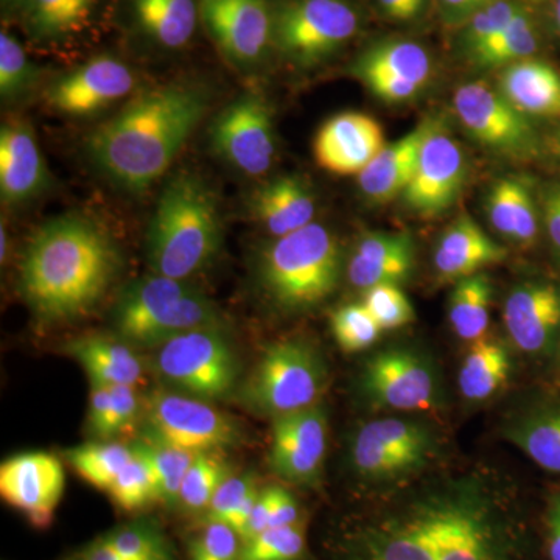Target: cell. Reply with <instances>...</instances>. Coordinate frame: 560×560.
<instances>
[{
  "label": "cell",
  "mask_w": 560,
  "mask_h": 560,
  "mask_svg": "<svg viewBox=\"0 0 560 560\" xmlns=\"http://www.w3.org/2000/svg\"><path fill=\"white\" fill-rule=\"evenodd\" d=\"M97 5L98 0H27L21 18L31 38L58 44L80 35Z\"/></svg>",
  "instance_id": "cell-34"
},
{
  "label": "cell",
  "mask_w": 560,
  "mask_h": 560,
  "mask_svg": "<svg viewBox=\"0 0 560 560\" xmlns=\"http://www.w3.org/2000/svg\"><path fill=\"white\" fill-rule=\"evenodd\" d=\"M105 539L117 555L127 560H175L171 544L153 523L120 526L106 534Z\"/></svg>",
  "instance_id": "cell-43"
},
{
  "label": "cell",
  "mask_w": 560,
  "mask_h": 560,
  "mask_svg": "<svg viewBox=\"0 0 560 560\" xmlns=\"http://www.w3.org/2000/svg\"><path fill=\"white\" fill-rule=\"evenodd\" d=\"M504 327L515 349L528 355H555L560 342V287L530 280L504 302Z\"/></svg>",
  "instance_id": "cell-20"
},
{
  "label": "cell",
  "mask_w": 560,
  "mask_h": 560,
  "mask_svg": "<svg viewBox=\"0 0 560 560\" xmlns=\"http://www.w3.org/2000/svg\"><path fill=\"white\" fill-rule=\"evenodd\" d=\"M135 458L132 445L120 442H91L66 452L72 469L94 488L108 490L120 471Z\"/></svg>",
  "instance_id": "cell-36"
},
{
  "label": "cell",
  "mask_w": 560,
  "mask_h": 560,
  "mask_svg": "<svg viewBox=\"0 0 560 560\" xmlns=\"http://www.w3.org/2000/svg\"><path fill=\"white\" fill-rule=\"evenodd\" d=\"M335 560H536L518 501L469 475L420 489L350 525Z\"/></svg>",
  "instance_id": "cell-1"
},
{
  "label": "cell",
  "mask_w": 560,
  "mask_h": 560,
  "mask_svg": "<svg viewBox=\"0 0 560 560\" xmlns=\"http://www.w3.org/2000/svg\"><path fill=\"white\" fill-rule=\"evenodd\" d=\"M385 145V132L374 117L346 110L320 125L313 140V154L324 171L359 176Z\"/></svg>",
  "instance_id": "cell-21"
},
{
  "label": "cell",
  "mask_w": 560,
  "mask_h": 560,
  "mask_svg": "<svg viewBox=\"0 0 560 560\" xmlns=\"http://www.w3.org/2000/svg\"><path fill=\"white\" fill-rule=\"evenodd\" d=\"M440 448L436 433L425 423L401 418L375 419L350 438L349 466L368 485L396 486L429 469Z\"/></svg>",
  "instance_id": "cell-7"
},
{
  "label": "cell",
  "mask_w": 560,
  "mask_h": 560,
  "mask_svg": "<svg viewBox=\"0 0 560 560\" xmlns=\"http://www.w3.org/2000/svg\"><path fill=\"white\" fill-rule=\"evenodd\" d=\"M305 521L290 526L268 528L254 539L243 541L237 560H311Z\"/></svg>",
  "instance_id": "cell-42"
},
{
  "label": "cell",
  "mask_w": 560,
  "mask_h": 560,
  "mask_svg": "<svg viewBox=\"0 0 560 560\" xmlns=\"http://www.w3.org/2000/svg\"><path fill=\"white\" fill-rule=\"evenodd\" d=\"M145 440L202 455L241 444V425L209 401L176 390H153L145 400Z\"/></svg>",
  "instance_id": "cell-10"
},
{
  "label": "cell",
  "mask_w": 560,
  "mask_h": 560,
  "mask_svg": "<svg viewBox=\"0 0 560 560\" xmlns=\"http://www.w3.org/2000/svg\"><path fill=\"white\" fill-rule=\"evenodd\" d=\"M50 187V172L32 125L11 117L0 130V197L9 208H20Z\"/></svg>",
  "instance_id": "cell-22"
},
{
  "label": "cell",
  "mask_w": 560,
  "mask_h": 560,
  "mask_svg": "<svg viewBox=\"0 0 560 560\" xmlns=\"http://www.w3.org/2000/svg\"><path fill=\"white\" fill-rule=\"evenodd\" d=\"M511 355L506 346L493 338L470 342L459 370V390L464 399L481 404L492 399L511 377Z\"/></svg>",
  "instance_id": "cell-32"
},
{
  "label": "cell",
  "mask_w": 560,
  "mask_h": 560,
  "mask_svg": "<svg viewBox=\"0 0 560 560\" xmlns=\"http://www.w3.org/2000/svg\"><path fill=\"white\" fill-rule=\"evenodd\" d=\"M504 246L490 238L471 217H459L438 242L434 268L442 280L458 282L506 259Z\"/></svg>",
  "instance_id": "cell-24"
},
{
  "label": "cell",
  "mask_w": 560,
  "mask_h": 560,
  "mask_svg": "<svg viewBox=\"0 0 560 560\" xmlns=\"http://www.w3.org/2000/svg\"><path fill=\"white\" fill-rule=\"evenodd\" d=\"M205 88L167 83L139 92L86 140L92 164L116 186L149 189L165 175L209 108Z\"/></svg>",
  "instance_id": "cell-2"
},
{
  "label": "cell",
  "mask_w": 560,
  "mask_h": 560,
  "mask_svg": "<svg viewBox=\"0 0 560 560\" xmlns=\"http://www.w3.org/2000/svg\"><path fill=\"white\" fill-rule=\"evenodd\" d=\"M250 210L257 223L279 238L313 223L315 195L300 176H278L254 191Z\"/></svg>",
  "instance_id": "cell-26"
},
{
  "label": "cell",
  "mask_w": 560,
  "mask_h": 560,
  "mask_svg": "<svg viewBox=\"0 0 560 560\" xmlns=\"http://www.w3.org/2000/svg\"><path fill=\"white\" fill-rule=\"evenodd\" d=\"M486 213L493 230L515 245H533L539 232L533 195L522 180L503 178L490 187Z\"/></svg>",
  "instance_id": "cell-31"
},
{
  "label": "cell",
  "mask_w": 560,
  "mask_h": 560,
  "mask_svg": "<svg viewBox=\"0 0 560 560\" xmlns=\"http://www.w3.org/2000/svg\"><path fill=\"white\" fill-rule=\"evenodd\" d=\"M154 366L162 382L195 399L220 400L237 385V357L220 326L186 331L162 342Z\"/></svg>",
  "instance_id": "cell-9"
},
{
  "label": "cell",
  "mask_w": 560,
  "mask_h": 560,
  "mask_svg": "<svg viewBox=\"0 0 560 560\" xmlns=\"http://www.w3.org/2000/svg\"><path fill=\"white\" fill-rule=\"evenodd\" d=\"M65 486L61 460L50 453H21L0 466V495L36 528L51 525Z\"/></svg>",
  "instance_id": "cell-17"
},
{
  "label": "cell",
  "mask_w": 560,
  "mask_h": 560,
  "mask_svg": "<svg viewBox=\"0 0 560 560\" xmlns=\"http://www.w3.org/2000/svg\"><path fill=\"white\" fill-rule=\"evenodd\" d=\"M537 50V31L528 11L523 9L503 32L469 55L478 68H506L526 60Z\"/></svg>",
  "instance_id": "cell-37"
},
{
  "label": "cell",
  "mask_w": 560,
  "mask_h": 560,
  "mask_svg": "<svg viewBox=\"0 0 560 560\" xmlns=\"http://www.w3.org/2000/svg\"><path fill=\"white\" fill-rule=\"evenodd\" d=\"M352 73L382 101L407 102L429 83L431 58L412 40H385L363 51Z\"/></svg>",
  "instance_id": "cell-19"
},
{
  "label": "cell",
  "mask_w": 560,
  "mask_h": 560,
  "mask_svg": "<svg viewBox=\"0 0 560 560\" xmlns=\"http://www.w3.org/2000/svg\"><path fill=\"white\" fill-rule=\"evenodd\" d=\"M135 84L130 66L110 55H98L51 81L47 102L66 116H92L127 97Z\"/></svg>",
  "instance_id": "cell-18"
},
{
  "label": "cell",
  "mask_w": 560,
  "mask_h": 560,
  "mask_svg": "<svg viewBox=\"0 0 560 560\" xmlns=\"http://www.w3.org/2000/svg\"><path fill=\"white\" fill-rule=\"evenodd\" d=\"M272 18L275 50L300 68L329 60L360 27L348 0H280L272 5Z\"/></svg>",
  "instance_id": "cell-8"
},
{
  "label": "cell",
  "mask_w": 560,
  "mask_h": 560,
  "mask_svg": "<svg viewBox=\"0 0 560 560\" xmlns=\"http://www.w3.org/2000/svg\"><path fill=\"white\" fill-rule=\"evenodd\" d=\"M466 176L467 161L463 149L433 121L423 140L415 176L401 198L419 215H440L458 200Z\"/></svg>",
  "instance_id": "cell-16"
},
{
  "label": "cell",
  "mask_w": 560,
  "mask_h": 560,
  "mask_svg": "<svg viewBox=\"0 0 560 560\" xmlns=\"http://www.w3.org/2000/svg\"><path fill=\"white\" fill-rule=\"evenodd\" d=\"M119 267L108 231L90 217L68 213L33 234L22 257L21 294L39 318H79L102 301Z\"/></svg>",
  "instance_id": "cell-3"
},
{
  "label": "cell",
  "mask_w": 560,
  "mask_h": 560,
  "mask_svg": "<svg viewBox=\"0 0 560 560\" xmlns=\"http://www.w3.org/2000/svg\"><path fill=\"white\" fill-rule=\"evenodd\" d=\"M453 106L471 138L501 153L523 154L534 149L536 135L528 116L485 81L463 84Z\"/></svg>",
  "instance_id": "cell-14"
},
{
  "label": "cell",
  "mask_w": 560,
  "mask_h": 560,
  "mask_svg": "<svg viewBox=\"0 0 560 560\" xmlns=\"http://www.w3.org/2000/svg\"><path fill=\"white\" fill-rule=\"evenodd\" d=\"M27 0H2V9L7 14H22Z\"/></svg>",
  "instance_id": "cell-58"
},
{
  "label": "cell",
  "mask_w": 560,
  "mask_h": 560,
  "mask_svg": "<svg viewBox=\"0 0 560 560\" xmlns=\"http://www.w3.org/2000/svg\"><path fill=\"white\" fill-rule=\"evenodd\" d=\"M187 280L154 275L131 283L114 308V327L127 345L139 346L143 334L172 305L190 293Z\"/></svg>",
  "instance_id": "cell-25"
},
{
  "label": "cell",
  "mask_w": 560,
  "mask_h": 560,
  "mask_svg": "<svg viewBox=\"0 0 560 560\" xmlns=\"http://www.w3.org/2000/svg\"><path fill=\"white\" fill-rule=\"evenodd\" d=\"M492 294V282L485 272L456 282L448 300V320L456 337L467 342L486 337Z\"/></svg>",
  "instance_id": "cell-35"
},
{
  "label": "cell",
  "mask_w": 560,
  "mask_h": 560,
  "mask_svg": "<svg viewBox=\"0 0 560 560\" xmlns=\"http://www.w3.org/2000/svg\"><path fill=\"white\" fill-rule=\"evenodd\" d=\"M230 475V466L224 463L220 453L198 455L180 486L179 506L190 514L206 512L221 482Z\"/></svg>",
  "instance_id": "cell-41"
},
{
  "label": "cell",
  "mask_w": 560,
  "mask_h": 560,
  "mask_svg": "<svg viewBox=\"0 0 560 560\" xmlns=\"http://www.w3.org/2000/svg\"><path fill=\"white\" fill-rule=\"evenodd\" d=\"M555 16H556V24H558V27L560 31V0H558V2H556Z\"/></svg>",
  "instance_id": "cell-61"
},
{
  "label": "cell",
  "mask_w": 560,
  "mask_h": 560,
  "mask_svg": "<svg viewBox=\"0 0 560 560\" xmlns=\"http://www.w3.org/2000/svg\"><path fill=\"white\" fill-rule=\"evenodd\" d=\"M340 276V243L315 221L276 238L260 254L261 289L283 311L316 307L337 290Z\"/></svg>",
  "instance_id": "cell-5"
},
{
  "label": "cell",
  "mask_w": 560,
  "mask_h": 560,
  "mask_svg": "<svg viewBox=\"0 0 560 560\" xmlns=\"http://www.w3.org/2000/svg\"><path fill=\"white\" fill-rule=\"evenodd\" d=\"M220 206L195 173L173 176L162 190L147 234V259L154 275L187 280L213 260L221 246Z\"/></svg>",
  "instance_id": "cell-4"
},
{
  "label": "cell",
  "mask_w": 560,
  "mask_h": 560,
  "mask_svg": "<svg viewBox=\"0 0 560 560\" xmlns=\"http://www.w3.org/2000/svg\"><path fill=\"white\" fill-rule=\"evenodd\" d=\"M327 423L326 408L320 404L272 419L268 463L280 480L319 485L326 460Z\"/></svg>",
  "instance_id": "cell-15"
},
{
  "label": "cell",
  "mask_w": 560,
  "mask_h": 560,
  "mask_svg": "<svg viewBox=\"0 0 560 560\" xmlns=\"http://www.w3.org/2000/svg\"><path fill=\"white\" fill-rule=\"evenodd\" d=\"M131 21L153 46L180 50L201 24L200 0H128Z\"/></svg>",
  "instance_id": "cell-28"
},
{
  "label": "cell",
  "mask_w": 560,
  "mask_h": 560,
  "mask_svg": "<svg viewBox=\"0 0 560 560\" xmlns=\"http://www.w3.org/2000/svg\"><path fill=\"white\" fill-rule=\"evenodd\" d=\"M272 510V486L260 490L259 499L254 504L248 522L242 530L243 541L254 539L270 528Z\"/></svg>",
  "instance_id": "cell-52"
},
{
  "label": "cell",
  "mask_w": 560,
  "mask_h": 560,
  "mask_svg": "<svg viewBox=\"0 0 560 560\" xmlns=\"http://www.w3.org/2000/svg\"><path fill=\"white\" fill-rule=\"evenodd\" d=\"M548 559L560 560V493L551 497L547 508Z\"/></svg>",
  "instance_id": "cell-53"
},
{
  "label": "cell",
  "mask_w": 560,
  "mask_h": 560,
  "mask_svg": "<svg viewBox=\"0 0 560 560\" xmlns=\"http://www.w3.org/2000/svg\"><path fill=\"white\" fill-rule=\"evenodd\" d=\"M138 445L153 467L158 501L167 508L178 506L180 486L198 455L150 440L140 441Z\"/></svg>",
  "instance_id": "cell-40"
},
{
  "label": "cell",
  "mask_w": 560,
  "mask_h": 560,
  "mask_svg": "<svg viewBox=\"0 0 560 560\" xmlns=\"http://www.w3.org/2000/svg\"><path fill=\"white\" fill-rule=\"evenodd\" d=\"M556 151H558V154L560 156V131L558 138H556Z\"/></svg>",
  "instance_id": "cell-63"
},
{
  "label": "cell",
  "mask_w": 560,
  "mask_h": 560,
  "mask_svg": "<svg viewBox=\"0 0 560 560\" xmlns=\"http://www.w3.org/2000/svg\"><path fill=\"white\" fill-rule=\"evenodd\" d=\"M201 24L235 68L254 69L275 49L270 0H200Z\"/></svg>",
  "instance_id": "cell-13"
},
{
  "label": "cell",
  "mask_w": 560,
  "mask_h": 560,
  "mask_svg": "<svg viewBox=\"0 0 560 560\" xmlns=\"http://www.w3.org/2000/svg\"><path fill=\"white\" fill-rule=\"evenodd\" d=\"M499 91L525 116H560V75L548 62L526 58L506 66Z\"/></svg>",
  "instance_id": "cell-29"
},
{
  "label": "cell",
  "mask_w": 560,
  "mask_h": 560,
  "mask_svg": "<svg viewBox=\"0 0 560 560\" xmlns=\"http://www.w3.org/2000/svg\"><path fill=\"white\" fill-rule=\"evenodd\" d=\"M503 436L541 469L560 474V404L521 412L504 425Z\"/></svg>",
  "instance_id": "cell-30"
},
{
  "label": "cell",
  "mask_w": 560,
  "mask_h": 560,
  "mask_svg": "<svg viewBox=\"0 0 560 560\" xmlns=\"http://www.w3.org/2000/svg\"><path fill=\"white\" fill-rule=\"evenodd\" d=\"M80 560H127L121 558L120 555H117L116 551L113 550V547L106 541L105 537L94 541L90 547L86 548L83 552H81Z\"/></svg>",
  "instance_id": "cell-56"
},
{
  "label": "cell",
  "mask_w": 560,
  "mask_h": 560,
  "mask_svg": "<svg viewBox=\"0 0 560 560\" xmlns=\"http://www.w3.org/2000/svg\"><path fill=\"white\" fill-rule=\"evenodd\" d=\"M361 389L375 407L394 411H429L440 400L433 364L410 348H390L372 355L361 372Z\"/></svg>",
  "instance_id": "cell-12"
},
{
  "label": "cell",
  "mask_w": 560,
  "mask_h": 560,
  "mask_svg": "<svg viewBox=\"0 0 560 560\" xmlns=\"http://www.w3.org/2000/svg\"><path fill=\"white\" fill-rule=\"evenodd\" d=\"M331 334L341 350L348 353L372 348L382 335V327L363 304H348L331 313Z\"/></svg>",
  "instance_id": "cell-44"
},
{
  "label": "cell",
  "mask_w": 560,
  "mask_h": 560,
  "mask_svg": "<svg viewBox=\"0 0 560 560\" xmlns=\"http://www.w3.org/2000/svg\"><path fill=\"white\" fill-rule=\"evenodd\" d=\"M378 5L382 7V10L388 14L389 18L397 21H410L412 20V14L410 9H408L407 3L404 0H377Z\"/></svg>",
  "instance_id": "cell-57"
},
{
  "label": "cell",
  "mask_w": 560,
  "mask_h": 560,
  "mask_svg": "<svg viewBox=\"0 0 560 560\" xmlns=\"http://www.w3.org/2000/svg\"><path fill=\"white\" fill-rule=\"evenodd\" d=\"M0 242H2V245H0V259L5 261L10 253V238L9 232L5 231V224H2V230H0Z\"/></svg>",
  "instance_id": "cell-59"
},
{
  "label": "cell",
  "mask_w": 560,
  "mask_h": 560,
  "mask_svg": "<svg viewBox=\"0 0 560 560\" xmlns=\"http://www.w3.org/2000/svg\"><path fill=\"white\" fill-rule=\"evenodd\" d=\"M40 69L10 32L0 33V97L14 103L27 97L39 83Z\"/></svg>",
  "instance_id": "cell-38"
},
{
  "label": "cell",
  "mask_w": 560,
  "mask_h": 560,
  "mask_svg": "<svg viewBox=\"0 0 560 560\" xmlns=\"http://www.w3.org/2000/svg\"><path fill=\"white\" fill-rule=\"evenodd\" d=\"M545 223L552 245L560 253V187L552 190L545 201Z\"/></svg>",
  "instance_id": "cell-55"
},
{
  "label": "cell",
  "mask_w": 560,
  "mask_h": 560,
  "mask_svg": "<svg viewBox=\"0 0 560 560\" xmlns=\"http://www.w3.org/2000/svg\"><path fill=\"white\" fill-rule=\"evenodd\" d=\"M110 407V386L103 383L91 382L90 411H88V423L92 433L102 438L108 419Z\"/></svg>",
  "instance_id": "cell-51"
},
{
  "label": "cell",
  "mask_w": 560,
  "mask_h": 560,
  "mask_svg": "<svg viewBox=\"0 0 560 560\" xmlns=\"http://www.w3.org/2000/svg\"><path fill=\"white\" fill-rule=\"evenodd\" d=\"M259 488L253 475H230L223 482L212 501H210L208 510L205 512V522H224L230 521L231 515L241 508L243 501L250 492Z\"/></svg>",
  "instance_id": "cell-48"
},
{
  "label": "cell",
  "mask_w": 560,
  "mask_h": 560,
  "mask_svg": "<svg viewBox=\"0 0 560 560\" xmlns=\"http://www.w3.org/2000/svg\"><path fill=\"white\" fill-rule=\"evenodd\" d=\"M361 304L370 311L383 330L400 329L416 318L415 307L399 285L383 283L363 291Z\"/></svg>",
  "instance_id": "cell-45"
},
{
  "label": "cell",
  "mask_w": 560,
  "mask_h": 560,
  "mask_svg": "<svg viewBox=\"0 0 560 560\" xmlns=\"http://www.w3.org/2000/svg\"><path fill=\"white\" fill-rule=\"evenodd\" d=\"M140 412V400L135 386H110V407L101 440H113L136 422Z\"/></svg>",
  "instance_id": "cell-49"
},
{
  "label": "cell",
  "mask_w": 560,
  "mask_h": 560,
  "mask_svg": "<svg viewBox=\"0 0 560 560\" xmlns=\"http://www.w3.org/2000/svg\"><path fill=\"white\" fill-rule=\"evenodd\" d=\"M555 361H556V364H558V366L560 368V342H559L558 349H556V352H555Z\"/></svg>",
  "instance_id": "cell-62"
},
{
  "label": "cell",
  "mask_w": 560,
  "mask_h": 560,
  "mask_svg": "<svg viewBox=\"0 0 560 560\" xmlns=\"http://www.w3.org/2000/svg\"><path fill=\"white\" fill-rule=\"evenodd\" d=\"M243 539L232 526L224 522H205L190 541V560H237Z\"/></svg>",
  "instance_id": "cell-47"
},
{
  "label": "cell",
  "mask_w": 560,
  "mask_h": 560,
  "mask_svg": "<svg viewBox=\"0 0 560 560\" xmlns=\"http://www.w3.org/2000/svg\"><path fill=\"white\" fill-rule=\"evenodd\" d=\"M68 352L84 368L91 382L135 386L143 375L142 363L127 342L86 337L70 342Z\"/></svg>",
  "instance_id": "cell-33"
},
{
  "label": "cell",
  "mask_w": 560,
  "mask_h": 560,
  "mask_svg": "<svg viewBox=\"0 0 560 560\" xmlns=\"http://www.w3.org/2000/svg\"><path fill=\"white\" fill-rule=\"evenodd\" d=\"M415 243L407 232H370L349 257L348 278L353 287L400 285L415 270Z\"/></svg>",
  "instance_id": "cell-23"
},
{
  "label": "cell",
  "mask_w": 560,
  "mask_h": 560,
  "mask_svg": "<svg viewBox=\"0 0 560 560\" xmlns=\"http://www.w3.org/2000/svg\"><path fill=\"white\" fill-rule=\"evenodd\" d=\"M132 448L135 458L106 490L114 504L125 512H138L158 501V482L153 467L138 444L132 445Z\"/></svg>",
  "instance_id": "cell-39"
},
{
  "label": "cell",
  "mask_w": 560,
  "mask_h": 560,
  "mask_svg": "<svg viewBox=\"0 0 560 560\" xmlns=\"http://www.w3.org/2000/svg\"><path fill=\"white\" fill-rule=\"evenodd\" d=\"M210 143L221 160L248 176L265 175L276 158L272 110L264 95L243 92L210 127Z\"/></svg>",
  "instance_id": "cell-11"
},
{
  "label": "cell",
  "mask_w": 560,
  "mask_h": 560,
  "mask_svg": "<svg viewBox=\"0 0 560 560\" xmlns=\"http://www.w3.org/2000/svg\"><path fill=\"white\" fill-rule=\"evenodd\" d=\"M407 3L408 9H410L412 18L418 16L420 11L425 7V0H404Z\"/></svg>",
  "instance_id": "cell-60"
},
{
  "label": "cell",
  "mask_w": 560,
  "mask_h": 560,
  "mask_svg": "<svg viewBox=\"0 0 560 560\" xmlns=\"http://www.w3.org/2000/svg\"><path fill=\"white\" fill-rule=\"evenodd\" d=\"M492 0H440L445 16L451 21H469L477 11L485 9Z\"/></svg>",
  "instance_id": "cell-54"
},
{
  "label": "cell",
  "mask_w": 560,
  "mask_h": 560,
  "mask_svg": "<svg viewBox=\"0 0 560 560\" xmlns=\"http://www.w3.org/2000/svg\"><path fill=\"white\" fill-rule=\"evenodd\" d=\"M327 386V368L308 342L287 340L268 346L243 385L241 399L257 415L279 416L319 404Z\"/></svg>",
  "instance_id": "cell-6"
},
{
  "label": "cell",
  "mask_w": 560,
  "mask_h": 560,
  "mask_svg": "<svg viewBox=\"0 0 560 560\" xmlns=\"http://www.w3.org/2000/svg\"><path fill=\"white\" fill-rule=\"evenodd\" d=\"M301 522H304V518H302L301 504L296 497L282 486H272L270 528L296 525Z\"/></svg>",
  "instance_id": "cell-50"
},
{
  "label": "cell",
  "mask_w": 560,
  "mask_h": 560,
  "mask_svg": "<svg viewBox=\"0 0 560 560\" xmlns=\"http://www.w3.org/2000/svg\"><path fill=\"white\" fill-rule=\"evenodd\" d=\"M522 10L523 7L512 0H492L489 5L470 18L463 35L464 49L469 51V55L480 49L503 32Z\"/></svg>",
  "instance_id": "cell-46"
},
{
  "label": "cell",
  "mask_w": 560,
  "mask_h": 560,
  "mask_svg": "<svg viewBox=\"0 0 560 560\" xmlns=\"http://www.w3.org/2000/svg\"><path fill=\"white\" fill-rule=\"evenodd\" d=\"M431 124L427 120L393 143H386L381 153L359 175L360 190L371 201L386 202L407 189L418 167L423 140Z\"/></svg>",
  "instance_id": "cell-27"
}]
</instances>
